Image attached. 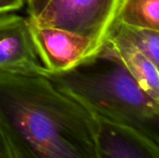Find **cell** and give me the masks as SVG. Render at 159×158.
Returning <instances> with one entry per match:
<instances>
[{
  "label": "cell",
  "instance_id": "obj_1",
  "mask_svg": "<svg viewBox=\"0 0 159 158\" xmlns=\"http://www.w3.org/2000/svg\"><path fill=\"white\" fill-rule=\"evenodd\" d=\"M0 128L12 158H100L97 117L39 74L0 73Z\"/></svg>",
  "mask_w": 159,
  "mask_h": 158
},
{
  "label": "cell",
  "instance_id": "obj_2",
  "mask_svg": "<svg viewBox=\"0 0 159 158\" xmlns=\"http://www.w3.org/2000/svg\"><path fill=\"white\" fill-rule=\"evenodd\" d=\"M39 74L76 101L97 118L129 128L159 143V101L148 95L120 59L102 47L72 68Z\"/></svg>",
  "mask_w": 159,
  "mask_h": 158
},
{
  "label": "cell",
  "instance_id": "obj_3",
  "mask_svg": "<svg viewBox=\"0 0 159 158\" xmlns=\"http://www.w3.org/2000/svg\"><path fill=\"white\" fill-rule=\"evenodd\" d=\"M120 0H48L35 19L38 27L64 30L89 39L93 54L102 46Z\"/></svg>",
  "mask_w": 159,
  "mask_h": 158
},
{
  "label": "cell",
  "instance_id": "obj_4",
  "mask_svg": "<svg viewBox=\"0 0 159 158\" xmlns=\"http://www.w3.org/2000/svg\"><path fill=\"white\" fill-rule=\"evenodd\" d=\"M42 67L29 19L0 15V73L37 74Z\"/></svg>",
  "mask_w": 159,
  "mask_h": 158
},
{
  "label": "cell",
  "instance_id": "obj_5",
  "mask_svg": "<svg viewBox=\"0 0 159 158\" xmlns=\"http://www.w3.org/2000/svg\"><path fill=\"white\" fill-rule=\"evenodd\" d=\"M30 24L38 58L48 72L66 71L93 55L91 42L83 36L57 28L38 27L31 21Z\"/></svg>",
  "mask_w": 159,
  "mask_h": 158
},
{
  "label": "cell",
  "instance_id": "obj_6",
  "mask_svg": "<svg viewBox=\"0 0 159 158\" xmlns=\"http://www.w3.org/2000/svg\"><path fill=\"white\" fill-rule=\"evenodd\" d=\"M97 119L100 158H159V144L129 128Z\"/></svg>",
  "mask_w": 159,
  "mask_h": 158
},
{
  "label": "cell",
  "instance_id": "obj_7",
  "mask_svg": "<svg viewBox=\"0 0 159 158\" xmlns=\"http://www.w3.org/2000/svg\"><path fill=\"white\" fill-rule=\"evenodd\" d=\"M102 46L110 48L123 62L139 86L152 98L159 101V66L132 46L107 35Z\"/></svg>",
  "mask_w": 159,
  "mask_h": 158
},
{
  "label": "cell",
  "instance_id": "obj_8",
  "mask_svg": "<svg viewBox=\"0 0 159 158\" xmlns=\"http://www.w3.org/2000/svg\"><path fill=\"white\" fill-rule=\"evenodd\" d=\"M114 22L159 31V0H120Z\"/></svg>",
  "mask_w": 159,
  "mask_h": 158
},
{
  "label": "cell",
  "instance_id": "obj_9",
  "mask_svg": "<svg viewBox=\"0 0 159 158\" xmlns=\"http://www.w3.org/2000/svg\"><path fill=\"white\" fill-rule=\"evenodd\" d=\"M107 35L132 46L159 66V31L129 27L113 22Z\"/></svg>",
  "mask_w": 159,
  "mask_h": 158
},
{
  "label": "cell",
  "instance_id": "obj_10",
  "mask_svg": "<svg viewBox=\"0 0 159 158\" xmlns=\"http://www.w3.org/2000/svg\"><path fill=\"white\" fill-rule=\"evenodd\" d=\"M26 0H0V15L20 9Z\"/></svg>",
  "mask_w": 159,
  "mask_h": 158
},
{
  "label": "cell",
  "instance_id": "obj_11",
  "mask_svg": "<svg viewBox=\"0 0 159 158\" xmlns=\"http://www.w3.org/2000/svg\"><path fill=\"white\" fill-rule=\"evenodd\" d=\"M28 5V13L30 19H35L43 10L48 0H26Z\"/></svg>",
  "mask_w": 159,
  "mask_h": 158
},
{
  "label": "cell",
  "instance_id": "obj_12",
  "mask_svg": "<svg viewBox=\"0 0 159 158\" xmlns=\"http://www.w3.org/2000/svg\"><path fill=\"white\" fill-rule=\"evenodd\" d=\"M0 158H12L1 128H0Z\"/></svg>",
  "mask_w": 159,
  "mask_h": 158
}]
</instances>
